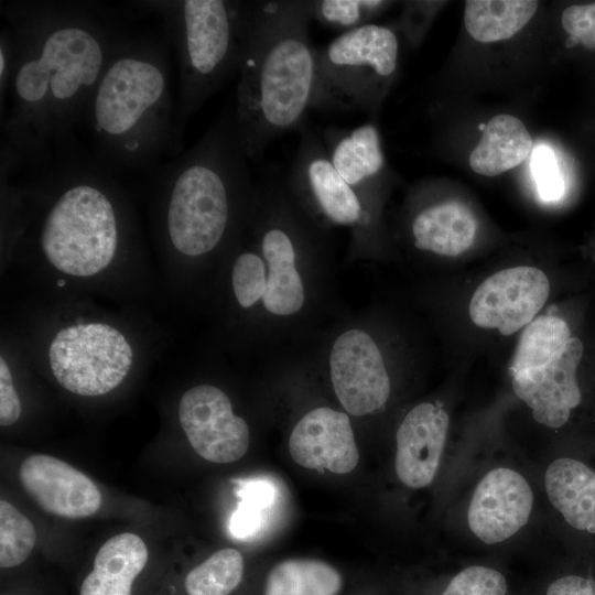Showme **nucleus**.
Masks as SVG:
<instances>
[{
    "label": "nucleus",
    "instance_id": "obj_5",
    "mask_svg": "<svg viewBox=\"0 0 595 595\" xmlns=\"http://www.w3.org/2000/svg\"><path fill=\"white\" fill-rule=\"evenodd\" d=\"M41 166L55 192L40 228L43 255L63 273L97 274L111 263L120 242L119 212L109 177L113 171L97 159L76 158L73 151Z\"/></svg>",
    "mask_w": 595,
    "mask_h": 595
},
{
    "label": "nucleus",
    "instance_id": "obj_23",
    "mask_svg": "<svg viewBox=\"0 0 595 595\" xmlns=\"http://www.w3.org/2000/svg\"><path fill=\"white\" fill-rule=\"evenodd\" d=\"M532 138L523 122L510 115L493 117L470 152L472 170L496 176L521 164L530 154Z\"/></svg>",
    "mask_w": 595,
    "mask_h": 595
},
{
    "label": "nucleus",
    "instance_id": "obj_38",
    "mask_svg": "<svg viewBox=\"0 0 595 595\" xmlns=\"http://www.w3.org/2000/svg\"><path fill=\"white\" fill-rule=\"evenodd\" d=\"M577 44H580L578 40L575 39V37H573V36H569V39H567L566 42H565V45H566L567 47H573V46H575V45H577Z\"/></svg>",
    "mask_w": 595,
    "mask_h": 595
},
{
    "label": "nucleus",
    "instance_id": "obj_28",
    "mask_svg": "<svg viewBox=\"0 0 595 595\" xmlns=\"http://www.w3.org/2000/svg\"><path fill=\"white\" fill-rule=\"evenodd\" d=\"M36 530L30 519L7 500H0V566L15 567L31 555Z\"/></svg>",
    "mask_w": 595,
    "mask_h": 595
},
{
    "label": "nucleus",
    "instance_id": "obj_40",
    "mask_svg": "<svg viewBox=\"0 0 595 595\" xmlns=\"http://www.w3.org/2000/svg\"><path fill=\"white\" fill-rule=\"evenodd\" d=\"M1 595H11V594H1Z\"/></svg>",
    "mask_w": 595,
    "mask_h": 595
},
{
    "label": "nucleus",
    "instance_id": "obj_31",
    "mask_svg": "<svg viewBox=\"0 0 595 595\" xmlns=\"http://www.w3.org/2000/svg\"><path fill=\"white\" fill-rule=\"evenodd\" d=\"M267 264L252 251L241 252L235 260L231 272L234 294L240 306L251 307L262 299L267 289Z\"/></svg>",
    "mask_w": 595,
    "mask_h": 595
},
{
    "label": "nucleus",
    "instance_id": "obj_22",
    "mask_svg": "<svg viewBox=\"0 0 595 595\" xmlns=\"http://www.w3.org/2000/svg\"><path fill=\"white\" fill-rule=\"evenodd\" d=\"M551 504L577 530L595 533V472L580 461L561 457L544 476Z\"/></svg>",
    "mask_w": 595,
    "mask_h": 595
},
{
    "label": "nucleus",
    "instance_id": "obj_36",
    "mask_svg": "<svg viewBox=\"0 0 595 595\" xmlns=\"http://www.w3.org/2000/svg\"><path fill=\"white\" fill-rule=\"evenodd\" d=\"M13 46L10 34L4 28L0 37V98L1 109L6 101V96L10 89L11 76L13 71Z\"/></svg>",
    "mask_w": 595,
    "mask_h": 595
},
{
    "label": "nucleus",
    "instance_id": "obj_24",
    "mask_svg": "<svg viewBox=\"0 0 595 595\" xmlns=\"http://www.w3.org/2000/svg\"><path fill=\"white\" fill-rule=\"evenodd\" d=\"M538 4L531 0H468L464 12L466 31L482 43L508 40L531 20Z\"/></svg>",
    "mask_w": 595,
    "mask_h": 595
},
{
    "label": "nucleus",
    "instance_id": "obj_37",
    "mask_svg": "<svg viewBox=\"0 0 595 595\" xmlns=\"http://www.w3.org/2000/svg\"><path fill=\"white\" fill-rule=\"evenodd\" d=\"M547 595H595V582L576 575H569L552 582Z\"/></svg>",
    "mask_w": 595,
    "mask_h": 595
},
{
    "label": "nucleus",
    "instance_id": "obj_10",
    "mask_svg": "<svg viewBox=\"0 0 595 595\" xmlns=\"http://www.w3.org/2000/svg\"><path fill=\"white\" fill-rule=\"evenodd\" d=\"M178 420L192 448L208 462H236L249 447L247 422L234 414L228 396L215 386L198 385L185 391Z\"/></svg>",
    "mask_w": 595,
    "mask_h": 595
},
{
    "label": "nucleus",
    "instance_id": "obj_8",
    "mask_svg": "<svg viewBox=\"0 0 595 595\" xmlns=\"http://www.w3.org/2000/svg\"><path fill=\"white\" fill-rule=\"evenodd\" d=\"M56 381L72 393L102 396L127 377L133 351L127 338L104 323H77L54 336L48 348Z\"/></svg>",
    "mask_w": 595,
    "mask_h": 595
},
{
    "label": "nucleus",
    "instance_id": "obj_12",
    "mask_svg": "<svg viewBox=\"0 0 595 595\" xmlns=\"http://www.w3.org/2000/svg\"><path fill=\"white\" fill-rule=\"evenodd\" d=\"M331 379L343 408L353 415H365L381 408L390 393V379L382 355L369 334L349 329L333 344Z\"/></svg>",
    "mask_w": 595,
    "mask_h": 595
},
{
    "label": "nucleus",
    "instance_id": "obj_30",
    "mask_svg": "<svg viewBox=\"0 0 595 595\" xmlns=\"http://www.w3.org/2000/svg\"><path fill=\"white\" fill-rule=\"evenodd\" d=\"M239 495L242 502L231 518L230 530L236 537L246 538L264 524L268 508L275 498V488L269 480L256 479L245 483Z\"/></svg>",
    "mask_w": 595,
    "mask_h": 595
},
{
    "label": "nucleus",
    "instance_id": "obj_35",
    "mask_svg": "<svg viewBox=\"0 0 595 595\" xmlns=\"http://www.w3.org/2000/svg\"><path fill=\"white\" fill-rule=\"evenodd\" d=\"M21 415V403L14 389L11 371L4 358H0V424L10 426Z\"/></svg>",
    "mask_w": 595,
    "mask_h": 595
},
{
    "label": "nucleus",
    "instance_id": "obj_16",
    "mask_svg": "<svg viewBox=\"0 0 595 595\" xmlns=\"http://www.w3.org/2000/svg\"><path fill=\"white\" fill-rule=\"evenodd\" d=\"M289 452L305 468L334 474L350 473L359 461L348 415L327 407L310 411L295 424Z\"/></svg>",
    "mask_w": 595,
    "mask_h": 595
},
{
    "label": "nucleus",
    "instance_id": "obj_29",
    "mask_svg": "<svg viewBox=\"0 0 595 595\" xmlns=\"http://www.w3.org/2000/svg\"><path fill=\"white\" fill-rule=\"evenodd\" d=\"M312 19L340 33L371 23L389 4L382 0H312Z\"/></svg>",
    "mask_w": 595,
    "mask_h": 595
},
{
    "label": "nucleus",
    "instance_id": "obj_25",
    "mask_svg": "<svg viewBox=\"0 0 595 595\" xmlns=\"http://www.w3.org/2000/svg\"><path fill=\"white\" fill-rule=\"evenodd\" d=\"M343 580L331 564L315 559H289L267 575L263 595H338Z\"/></svg>",
    "mask_w": 595,
    "mask_h": 595
},
{
    "label": "nucleus",
    "instance_id": "obj_13",
    "mask_svg": "<svg viewBox=\"0 0 595 595\" xmlns=\"http://www.w3.org/2000/svg\"><path fill=\"white\" fill-rule=\"evenodd\" d=\"M19 479L40 508L57 517L87 518L102 505L99 488L87 475L52 455L28 456L19 468Z\"/></svg>",
    "mask_w": 595,
    "mask_h": 595
},
{
    "label": "nucleus",
    "instance_id": "obj_27",
    "mask_svg": "<svg viewBox=\"0 0 595 595\" xmlns=\"http://www.w3.org/2000/svg\"><path fill=\"white\" fill-rule=\"evenodd\" d=\"M242 554L234 548L216 551L185 576L187 595H230L244 576Z\"/></svg>",
    "mask_w": 595,
    "mask_h": 595
},
{
    "label": "nucleus",
    "instance_id": "obj_3",
    "mask_svg": "<svg viewBox=\"0 0 595 595\" xmlns=\"http://www.w3.org/2000/svg\"><path fill=\"white\" fill-rule=\"evenodd\" d=\"M175 107L165 47L131 36L109 63L84 119L94 133L96 158L109 170L152 169L175 154Z\"/></svg>",
    "mask_w": 595,
    "mask_h": 595
},
{
    "label": "nucleus",
    "instance_id": "obj_32",
    "mask_svg": "<svg viewBox=\"0 0 595 595\" xmlns=\"http://www.w3.org/2000/svg\"><path fill=\"white\" fill-rule=\"evenodd\" d=\"M530 167L539 197L543 202L561 199L565 182L553 150L544 144L537 147L531 154Z\"/></svg>",
    "mask_w": 595,
    "mask_h": 595
},
{
    "label": "nucleus",
    "instance_id": "obj_15",
    "mask_svg": "<svg viewBox=\"0 0 595 595\" xmlns=\"http://www.w3.org/2000/svg\"><path fill=\"white\" fill-rule=\"evenodd\" d=\"M532 505L528 482L510 468L498 467L478 483L468 507V526L483 542L498 543L528 522Z\"/></svg>",
    "mask_w": 595,
    "mask_h": 595
},
{
    "label": "nucleus",
    "instance_id": "obj_7",
    "mask_svg": "<svg viewBox=\"0 0 595 595\" xmlns=\"http://www.w3.org/2000/svg\"><path fill=\"white\" fill-rule=\"evenodd\" d=\"M399 41L388 26L369 23L317 48L315 109H376L398 67Z\"/></svg>",
    "mask_w": 595,
    "mask_h": 595
},
{
    "label": "nucleus",
    "instance_id": "obj_19",
    "mask_svg": "<svg viewBox=\"0 0 595 595\" xmlns=\"http://www.w3.org/2000/svg\"><path fill=\"white\" fill-rule=\"evenodd\" d=\"M289 224L267 221L259 244L267 263V289L262 298L272 314L286 316L304 304V286L296 269V241Z\"/></svg>",
    "mask_w": 595,
    "mask_h": 595
},
{
    "label": "nucleus",
    "instance_id": "obj_17",
    "mask_svg": "<svg viewBox=\"0 0 595 595\" xmlns=\"http://www.w3.org/2000/svg\"><path fill=\"white\" fill-rule=\"evenodd\" d=\"M450 419L445 410L424 402L415 405L401 422L396 440V473L408 487L432 483L446 441Z\"/></svg>",
    "mask_w": 595,
    "mask_h": 595
},
{
    "label": "nucleus",
    "instance_id": "obj_2",
    "mask_svg": "<svg viewBox=\"0 0 595 595\" xmlns=\"http://www.w3.org/2000/svg\"><path fill=\"white\" fill-rule=\"evenodd\" d=\"M310 1H252L239 65L234 118L251 161L299 129L314 108L317 48L310 39Z\"/></svg>",
    "mask_w": 595,
    "mask_h": 595
},
{
    "label": "nucleus",
    "instance_id": "obj_34",
    "mask_svg": "<svg viewBox=\"0 0 595 595\" xmlns=\"http://www.w3.org/2000/svg\"><path fill=\"white\" fill-rule=\"evenodd\" d=\"M562 25L569 36L595 50V2L567 7L562 13Z\"/></svg>",
    "mask_w": 595,
    "mask_h": 595
},
{
    "label": "nucleus",
    "instance_id": "obj_18",
    "mask_svg": "<svg viewBox=\"0 0 595 595\" xmlns=\"http://www.w3.org/2000/svg\"><path fill=\"white\" fill-rule=\"evenodd\" d=\"M321 139L339 176L361 197L372 192L386 169L377 127L371 122L346 129L328 127Z\"/></svg>",
    "mask_w": 595,
    "mask_h": 595
},
{
    "label": "nucleus",
    "instance_id": "obj_14",
    "mask_svg": "<svg viewBox=\"0 0 595 595\" xmlns=\"http://www.w3.org/2000/svg\"><path fill=\"white\" fill-rule=\"evenodd\" d=\"M582 355V342L571 337L545 365L512 375L515 393L532 410L537 422L558 429L566 423L571 410L581 403L576 369Z\"/></svg>",
    "mask_w": 595,
    "mask_h": 595
},
{
    "label": "nucleus",
    "instance_id": "obj_20",
    "mask_svg": "<svg viewBox=\"0 0 595 595\" xmlns=\"http://www.w3.org/2000/svg\"><path fill=\"white\" fill-rule=\"evenodd\" d=\"M148 559L147 544L138 534L122 532L109 538L98 549L79 595H132Z\"/></svg>",
    "mask_w": 595,
    "mask_h": 595
},
{
    "label": "nucleus",
    "instance_id": "obj_26",
    "mask_svg": "<svg viewBox=\"0 0 595 595\" xmlns=\"http://www.w3.org/2000/svg\"><path fill=\"white\" fill-rule=\"evenodd\" d=\"M570 328L560 317L543 315L531 321L521 334L512 360V375L545 365L570 339Z\"/></svg>",
    "mask_w": 595,
    "mask_h": 595
},
{
    "label": "nucleus",
    "instance_id": "obj_9",
    "mask_svg": "<svg viewBox=\"0 0 595 595\" xmlns=\"http://www.w3.org/2000/svg\"><path fill=\"white\" fill-rule=\"evenodd\" d=\"M289 170L293 191L306 198L327 220L355 229H367L372 215L363 197L336 172L321 137L304 122Z\"/></svg>",
    "mask_w": 595,
    "mask_h": 595
},
{
    "label": "nucleus",
    "instance_id": "obj_11",
    "mask_svg": "<svg viewBox=\"0 0 595 595\" xmlns=\"http://www.w3.org/2000/svg\"><path fill=\"white\" fill-rule=\"evenodd\" d=\"M549 292V279L540 269H504L479 284L470 299L468 314L476 326L496 328L508 336L536 318Z\"/></svg>",
    "mask_w": 595,
    "mask_h": 595
},
{
    "label": "nucleus",
    "instance_id": "obj_4",
    "mask_svg": "<svg viewBox=\"0 0 595 595\" xmlns=\"http://www.w3.org/2000/svg\"><path fill=\"white\" fill-rule=\"evenodd\" d=\"M249 161L230 109L187 152L159 169L164 227L177 252L199 257L221 244L237 202L253 191Z\"/></svg>",
    "mask_w": 595,
    "mask_h": 595
},
{
    "label": "nucleus",
    "instance_id": "obj_1",
    "mask_svg": "<svg viewBox=\"0 0 595 595\" xmlns=\"http://www.w3.org/2000/svg\"><path fill=\"white\" fill-rule=\"evenodd\" d=\"M13 46L1 156L14 169L72 151V129L109 63L131 37L97 1H1Z\"/></svg>",
    "mask_w": 595,
    "mask_h": 595
},
{
    "label": "nucleus",
    "instance_id": "obj_33",
    "mask_svg": "<svg viewBox=\"0 0 595 595\" xmlns=\"http://www.w3.org/2000/svg\"><path fill=\"white\" fill-rule=\"evenodd\" d=\"M507 582L496 570L474 565L453 577L442 595H506Z\"/></svg>",
    "mask_w": 595,
    "mask_h": 595
},
{
    "label": "nucleus",
    "instance_id": "obj_6",
    "mask_svg": "<svg viewBox=\"0 0 595 595\" xmlns=\"http://www.w3.org/2000/svg\"><path fill=\"white\" fill-rule=\"evenodd\" d=\"M134 6L164 18L177 55L174 149L178 154L188 120L239 69L252 1L169 0Z\"/></svg>",
    "mask_w": 595,
    "mask_h": 595
},
{
    "label": "nucleus",
    "instance_id": "obj_21",
    "mask_svg": "<svg viewBox=\"0 0 595 595\" xmlns=\"http://www.w3.org/2000/svg\"><path fill=\"white\" fill-rule=\"evenodd\" d=\"M414 247L440 256L456 257L474 244L477 221L472 212L457 202L431 205L412 220Z\"/></svg>",
    "mask_w": 595,
    "mask_h": 595
},
{
    "label": "nucleus",
    "instance_id": "obj_39",
    "mask_svg": "<svg viewBox=\"0 0 595 595\" xmlns=\"http://www.w3.org/2000/svg\"><path fill=\"white\" fill-rule=\"evenodd\" d=\"M57 285L58 286L65 285V281L63 279L57 280Z\"/></svg>",
    "mask_w": 595,
    "mask_h": 595
}]
</instances>
